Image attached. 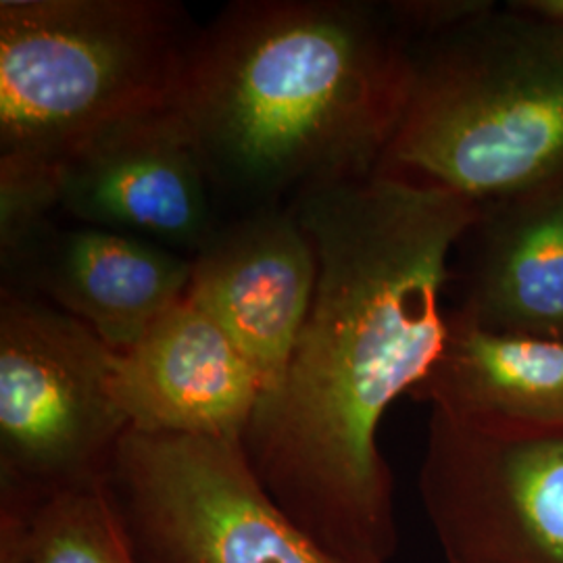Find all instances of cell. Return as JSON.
<instances>
[{"label":"cell","mask_w":563,"mask_h":563,"mask_svg":"<svg viewBox=\"0 0 563 563\" xmlns=\"http://www.w3.org/2000/svg\"><path fill=\"white\" fill-rule=\"evenodd\" d=\"M292 207L316 242L320 276L242 449L269 499L316 543L388 563L399 532L378 428L443 353L451 260L483 207L388 174L318 188Z\"/></svg>","instance_id":"obj_1"},{"label":"cell","mask_w":563,"mask_h":563,"mask_svg":"<svg viewBox=\"0 0 563 563\" xmlns=\"http://www.w3.org/2000/svg\"><path fill=\"white\" fill-rule=\"evenodd\" d=\"M413 42L388 4L239 0L201 27L176 109L223 218L378 174Z\"/></svg>","instance_id":"obj_2"},{"label":"cell","mask_w":563,"mask_h":563,"mask_svg":"<svg viewBox=\"0 0 563 563\" xmlns=\"http://www.w3.org/2000/svg\"><path fill=\"white\" fill-rule=\"evenodd\" d=\"M378 174L481 207L563 181V27L488 7L413 42L407 101Z\"/></svg>","instance_id":"obj_3"},{"label":"cell","mask_w":563,"mask_h":563,"mask_svg":"<svg viewBox=\"0 0 563 563\" xmlns=\"http://www.w3.org/2000/svg\"><path fill=\"white\" fill-rule=\"evenodd\" d=\"M199 32L176 0H2L0 167L57 174L102 128L176 104Z\"/></svg>","instance_id":"obj_4"},{"label":"cell","mask_w":563,"mask_h":563,"mask_svg":"<svg viewBox=\"0 0 563 563\" xmlns=\"http://www.w3.org/2000/svg\"><path fill=\"white\" fill-rule=\"evenodd\" d=\"M102 488L136 563H383L305 534L269 499L241 441L128 430Z\"/></svg>","instance_id":"obj_5"},{"label":"cell","mask_w":563,"mask_h":563,"mask_svg":"<svg viewBox=\"0 0 563 563\" xmlns=\"http://www.w3.org/2000/svg\"><path fill=\"white\" fill-rule=\"evenodd\" d=\"M113 355L86 323L0 286V488L102 484L128 432L111 393Z\"/></svg>","instance_id":"obj_6"},{"label":"cell","mask_w":563,"mask_h":563,"mask_svg":"<svg viewBox=\"0 0 563 563\" xmlns=\"http://www.w3.org/2000/svg\"><path fill=\"white\" fill-rule=\"evenodd\" d=\"M420 495L449 563H563V430H490L432 411Z\"/></svg>","instance_id":"obj_7"},{"label":"cell","mask_w":563,"mask_h":563,"mask_svg":"<svg viewBox=\"0 0 563 563\" xmlns=\"http://www.w3.org/2000/svg\"><path fill=\"white\" fill-rule=\"evenodd\" d=\"M69 222L113 230L192 260L223 218L176 104L111 123L57 165Z\"/></svg>","instance_id":"obj_8"},{"label":"cell","mask_w":563,"mask_h":563,"mask_svg":"<svg viewBox=\"0 0 563 563\" xmlns=\"http://www.w3.org/2000/svg\"><path fill=\"white\" fill-rule=\"evenodd\" d=\"M2 286L55 305L125 351L181 301L190 260L159 244L48 218L0 244Z\"/></svg>","instance_id":"obj_9"},{"label":"cell","mask_w":563,"mask_h":563,"mask_svg":"<svg viewBox=\"0 0 563 563\" xmlns=\"http://www.w3.org/2000/svg\"><path fill=\"white\" fill-rule=\"evenodd\" d=\"M188 299L253 363L262 395L280 384L309 316L320 257L292 205L225 218L190 260Z\"/></svg>","instance_id":"obj_10"},{"label":"cell","mask_w":563,"mask_h":563,"mask_svg":"<svg viewBox=\"0 0 563 563\" xmlns=\"http://www.w3.org/2000/svg\"><path fill=\"white\" fill-rule=\"evenodd\" d=\"M111 393L142 434L241 441L262 399L253 363L188 295L115 351Z\"/></svg>","instance_id":"obj_11"},{"label":"cell","mask_w":563,"mask_h":563,"mask_svg":"<svg viewBox=\"0 0 563 563\" xmlns=\"http://www.w3.org/2000/svg\"><path fill=\"white\" fill-rule=\"evenodd\" d=\"M465 241L455 311L486 330L563 341V181L486 205Z\"/></svg>","instance_id":"obj_12"},{"label":"cell","mask_w":563,"mask_h":563,"mask_svg":"<svg viewBox=\"0 0 563 563\" xmlns=\"http://www.w3.org/2000/svg\"><path fill=\"white\" fill-rule=\"evenodd\" d=\"M411 395L481 428L563 430V341L486 330L453 309L443 353Z\"/></svg>","instance_id":"obj_13"},{"label":"cell","mask_w":563,"mask_h":563,"mask_svg":"<svg viewBox=\"0 0 563 563\" xmlns=\"http://www.w3.org/2000/svg\"><path fill=\"white\" fill-rule=\"evenodd\" d=\"M0 563H136L102 484L55 493L0 488Z\"/></svg>","instance_id":"obj_14"},{"label":"cell","mask_w":563,"mask_h":563,"mask_svg":"<svg viewBox=\"0 0 563 563\" xmlns=\"http://www.w3.org/2000/svg\"><path fill=\"white\" fill-rule=\"evenodd\" d=\"M511 7L537 20L563 27V0H526V2H514Z\"/></svg>","instance_id":"obj_15"}]
</instances>
